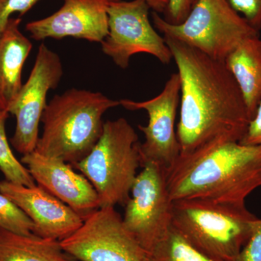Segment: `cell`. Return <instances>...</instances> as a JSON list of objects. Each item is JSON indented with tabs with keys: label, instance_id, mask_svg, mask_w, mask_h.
Instances as JSON below:
<instances>
[{
	"label": "cell",
	"instance_id": "1",
	"mask_svg": "<svg viewBox=\"0 0 261 261\" xmlns=\"http://www.w3.org/2000/svg\"><path fill=\"white\" fill-rule=\"evenodd\" d=\"M164 37L178 68L181 108L176 135L180 156L243 139L251 118L224 62Z\"/></svg>",
	"mask_w": 261,
	"mask_h": 261
},
{
	"label": "cell",
	"instance_id": "2",
	"mask_svg": "<svg viewBox=\"0 0 261 261\" xmlns=\"http://www.w3.org/2000/svg\"><path fill=\"white\" fill-rule=\"evenodd\" d=\"M166 182L173 202L245 205L247 197L261 187V146L225 142L179 156L166 169Z\"/></svg>",
	"mask_w": 261,
	"mask_h": 261
},
{
	"label": "cell",
	"instance_id": "3",
	"mask_svg": "<svg viewBox=\"0 0 261 261\" xmlns=\"http://www.w3.org/2000/svg\"><path fill=\"white\" fill-rule=\"evenodd\" d=\"M120 106L101 92L72 88L47 103L35 150L73 165L92 151L102 134L105 113Z\"/></svg>",
	"mask_w": 261,
	"mask_h": 261
},
{
	"label": "cell",
	"instance_id": "4",
	"mask_svg": "<svg viewBox=\"0 0 261 261\" xmlns=\"http://www.w3.org/2000/svg\"><path fill=\"white\" fill-rule=\"evenodd\" d=\"M257 219L245 205L201 200L173 202V227L192 246L220 261L234 260Z\"/></svg>",
	"mask_w": 261,
	"mask_h": 261
},
{
	"label": "cell",
	"instance_id": "5",
	"mask_svg": "<svg viewBox=\"0 0 261 261\" xmlns=\"http://www.w3.org/2000/svg\"><path fill=\"white\" fill-rule=\"evenodd\" d=\"M140 145L137 132L126 119L108 120L92 151L72 165L93 185L99 207L126 205L142 166Z\"/></svg>",
	"mask_w": 261,
	"mask_h": 261
},
{
	"label": "cell",
	"instance_id": "6",
	"mask_svg": "<svg viewBox=\"0 0 261 261\" xmlns=\"http://www.w3.org/2000/svg\"><path fill=\"white\" fill-rule=\"evenodd\" d=\"M152 17L154 28L164 37L223 62L243 40L260 34L226 0H196L188 17L179 25L168 23L155 12Z\"/></svg>",
	"mask_w": 261,
	"mask_h": 261
},
{
	"label": "cell",
	"instance_id": "7",
	"mask_svg": "<svg viewBox=\"0 0 261 261\" xmlns=\"http://www.w3.org/2000/svg\"><path fill=\"white\" fill-rule=\"evenodd\" d=\"M149 9L145 0L109 2V32L101 45L103 53L122 69H126L130 58L139 53L154 56L163 64L173 59L164 37L149 21Z\"/></svg>",
	"mask_w": 261,
	"mask_h": 261
},
{
	"label": "cell",
	"instance_id": "8",
	"mask_svg": "<svg viewBox=\"0 0 261 261\" xmlns=\"http://www.w3.org/2000/svg\"><path fill=\"white\" fill-rule=\"evenodd\" d=\"M125 207L123 224L150 254L172 226L173 201L166 169L154 163L142 166Z\"/></svg>",
	"mask_w": 261,
	"mask_h": 261
},
{
	"label": "cell",
	"instance_id": "9",
	"mask_svg": "<svg viewBox=\"0 0 261 261\" xmlns=\"http://www.w3.org/2000/svg\"><path fill=\"white\" fill-rule=\"evenodd\" d=\"M61 246L80 261H150V255L123 224L115 207H99Z\"/></svg>",
	"mask_w": 261,
	"mask_h": 261
},
{
	"label": "cell",
	"instance_id": "10",
	"mask_svg": "<svg viewBox=\"0 0 261 261\" xmlns=\"http://www.w3.org/2000/svg\"><path fill=\"white\" fill-rule=\"evenodd\" d=\"M63 75L59 56L42 43L28 80L7 108L9 114L16 118L10 143L19 153L23 155L35 150L39 138V123L47 105L48 92L58 87Z\"/></svg>",
	"mask_w": 261,
	"mask_h": 261
},
{
	"label": "cell",
	"instance_id": "11",
	"mask_svg": "<svg viewBox=\"0 0 261 261\" xmlns=\"http://www.w3.org/2000/svg\"><path fill=\"white\" fill-rule=\"evenodd\" d=\"M180 92L179 75L176 73L171 75L161 94L152 99L142 102L128 99L119 101L120 106L128 111L144 110L148 114L147 126H138L145 136V142L140 145L142 166L154 163L168 169L179 158L180 145L175 122Z\"/></svg>",
	"mask_w": 261,
	"mask_h": 261
},
{
	"label": "cell",
	"instance_id": "12",
	"mask_svg": "<svg viewBox=\"0 0 261 261\" xmlns=\"http://www.w3.org/2000/svg\"><path fill=\"white\" fill-rule=\"evenodd\" d=\"M53 15L29 22L25 31L36 41L74 37L101 43L107 37L109 0H63Z\"/></svg>",
	"mask_w": 261,
	"mask_h": 261
},
{
	"label": "cell",
	"instance_id": "13",
	"mask_svg": "<svg viewBox=\"0 0 261 261\" xmlns=\"http://www.w3.org/2000/svg\"><path fill=\"white\" fill-rule=\"evenodd\" d=\"M0 192L15 202L32 220L33 233L62 241L83 224L84 219L42 187L24 186L3 180Z\"/></svg>",
	"mask_w": 261,
	"mask_h": 261
},
{
	"label": "cell",
	"instance_id": "14",
	"mask_svg": "<svg viewBox=\"0 0 261 261\" xmlns=\"http://www.w3.org/2000/svg\"><path fill=\"white\" fill-rule=\"evenodd\" d=\"M20 162L36 184L64 202L84 219L99 208V197L91 182L69 163L34 150Z\"/></svg>",
	"mask_w": 261,
	"mask_h": 261
},
{
	"label": "cell",
	"instance_id": "15",
	"mask_svg": "<svg viewBox=\"0 0 261 261\" xmlns=\"http://www.w3.org/2000/svg\"><path fill=\"white\" fill-rule=\"evenodd\" d=\"M20 18H11L0 36V111H7L20 92L24 63L32 43L20 30Z\"/></svg>",
	"mask_w": 261,
	"mask_h": 261
},
{
	"label": "cell",
	"instance_id": "16",
	"mask_svg": "<svg viewBox=\"0 0 261 261\" xmlns=\"http://www.w3.org/2000/svg\"><path fill=\"white\" fill-rule=\"evenodd\" d=\"M225 64L236 81L251 119L261 102V39L249 37L226 58Z\"/></svg>",
	"mask_w": 261,
	"mask_h": 261
},
{
	"label": "cell",
	"instance_id": "17",
	"mask_svg": "<svg viewBox=\"0 0 261 261\" xmlns=\"http://www.w3.org/2000/svg\"><path fill=\"white\" fill-rule=\"evenodd\" d=\"M0 261H78L61 242L0 228Z\"/></svg>",
	"mask_w": 261,
	"mask_h": 261
},
{
	"label": "cell",
	"instance_id": "18",
	"mask_svg": "<svg viewBox=\"0 0 261 261\" xmlns=\"http://www.w3.org/2000/svg\"><path fill=\"white\" fill-rule=\"evenodd\" d=\"M149 255L150 261H220L192 246L172 226Z\"/></svg>",
	"mask_w": 261,
	"mask_h": 261
},
{
	"label": "cell",
	"instance_id": "19",
	"mask_svg": "<svg viewBox=\"0 0 261 261\" xmlns=\"http://www.w3.org/2000/svg\"><path fill=\"white\" fill-rule=\"evenodd\" d=\"M9 113L0 111V171L7 181L32 187L37 185L25 166L15 157L6 135V121Z\"/></svg>",
	"mask_w": 261,
	"mask_h": 261
},
{
	"label": "cell",
	"instance_id": "20",
	"mask_svg": "<svg viewBox=\"0 0 261 261\" xmlns=\"http://www.w3.org/2000/svg\"><path fill=\"white\" fill-rule=\"evenodd\" d=\"M0 228L21 233L31 234L34 225L20 207L7 196L0 192Z\"/></svg>",
	"mask_w": 261,
	"mask_h": 261
},
{
	"label": "cell",
	"instance_id": "21",
	"mask_svg": "<svg viewBox=\"0 0 261 261\" xmlns=\"http://www.w3.org/2000/svg\"><path fill=\"white\" fill-rule=\"evenodd\" d=\"M237 13H241L249 25L260 32L261 30V0H226Z\"/></svg>",
	"mask_w": 261,
	"mask_h": 261
},
{
	"label": "cell",
	"instance_id": "22",
	"mask_svg": "<svg viewBox=\"0 0 261 261\" xmlns=\"http://www.w3.org/2000/svg\"><path fill=\"white\" fill-rule=\"evenodd\" d=\"M41 0H0V36L12 15L19 13L23 16Z\"/></svg>",
	"mask_w": 261,
	"mask_h": 261
},
{
	"label": "cell",
	"instance_id": "23",
	"mask_svg": "<svg viewBox=\"0 0 261 261\" xmlns=\"http://www.w3.org/2000/svg\"><path fill=\"white\" fill-rule=\"evenodd\" d=\"M233 261H261V219L253 223L250 238Z\"/></svg>",
	"mask_w": 261,
	"mask_h": 261
},
{
	"label": "cell",
	"instance_id": "24",
	"mask_svg": "<svg viewBox=\"0 0 261 261\" xmlns=\"http://www.w3.org/2000/svg\"><path fill=\"white\" fill-rule=\"evenodd\" d=\"M196 0H168L164 20L173 25L183 23L195 5Z\"/></svg>",
	"mask_w": 261,
	"mask_h": 261
},
{
	"label": "cell",
	"instance_id": "25",
	"mask_svg": "<svg viewBox=\"0 0 261 261\" xmlns=\"http://www.w3.org/2000/svg\"><path fill=\"white\" fill-rule=\"evenodd\" d=\"M240 143L247 146H261V102Z\"/></svg>",
	"mask_w": 261,
	"mask_h": 261
},
{
	"label": "cell",
	"instance_id": "26",
	"mask_svg": "<svg viewBox=\"0 0 261 261\" xmlns=\"http://www.w3.org/2000/svg\"><path fill=\"white\" fill-rule=\"evenodd\" d=\"M109 1H117V0H109ZM148 4L150 9L157 13H164L167 8L168 0H145Z\"/></svg>",
	"mask_w": 261,
	"mask_h": 261
}]
</instances>
